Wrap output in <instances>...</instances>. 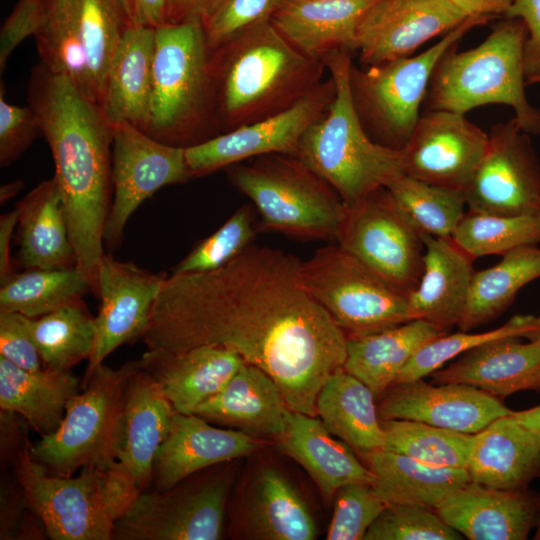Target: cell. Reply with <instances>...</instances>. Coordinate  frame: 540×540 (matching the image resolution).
<instances>
[{
	"instance_id": "1",
	"label": "cell",
	"mask_w": 540,
	"mask_h": 540,
	"mask_svg": "<svg viewBox=\"0 0 540 540\" xmlns=\"http://www.w3.org/2000/svg\"><path fill=\"white\" fill-rule=\"evenodd\" d=\"M301 260L249 245L207 272L164 281L143 336L147 349L228 348L267 373L290 410L317 416L328 377L346 359V333L301 283Z\"/></svg>"
},
{
	"instance_id": "2",
	"label": "cell",
	"mask_w": 540,
	"mask_h": 540,
	"mask_svg": "<svg viewBox=\"0 0 540 540\" xmlns=\"http://www.w3.org/2000/svg\"><path fill=\"white\" fill-rule=\"evenodd\" d=\"M27 100L52 153L76 267L96 294L112 203L113 125L68 78L40 63L31 71Z\"/></svg>"
},
{
	"instance_id": "3",
	"label": "cell",
	"mask_w": 540,
	"mask_h": 540,
	"mask_svg": "<svg viewBox=\"0 0 540 540\" xmlns=\"http://www.w3.org/2000/svg\"><path fill=\"white\" fill-rule=\"evenodd\" d=\"M210 67L220 134L290 108L324 80L326 70L271 22L210 50Z\"/></svg>"
},
{
	"instance_id": "4",
	"label": "cell",
	"mask_w": 540,
	"mask_h": 540,
	"mask_svg": "<svg viewBox=\"0 0 540 540\" xmlns=\"http://www.w3.org/2000/svg\"><path fill=\"white\" fill-rule=\"evenodd\" d=\"M353 53L338 50L323 63L336 87L326 112L303 134L296 154L350 206L404 174L402 151L373 141L353 105L349 68Z\"/></svg>"
},
{
	"instance_id": "5",
	"label": "cell",
	"mask_w": 540,
	"mask_h": 540,
	"mask_svg": "<svg viewBox=\"0 0 540 540\" xmlns=\"http://www.w3.org/2000/svg\"><path fill=\"white\" fill-rule=\"evenodd\" d=\"M26 436L12 461L13 474L53 540H111L114 526L141 491L119 461L87 466L73 477L47 472L33 459Z\"/></svg>"
},
{
	"instance_id": "6",
	"label": "cell",
	"mask_w": 540,
	"mask_h": 540,
	"mask_svg": "<svg viewBox=\"0 0 540 540\" xmlns=\"http://www.w3.org/2000/svg\"><path fill=\"white\" fill-rule=\"evenodd\" d=\"M144 132L182 148L220 134L210 48L200 18L165 23L155 30L150 113Z\"/></svg>"
},
{
	"instance_id": "7",
	"label": "cell",
	"mask_w": 540,
	"mask_h": 540,
	"mask_svg": "<svg viewBox=\"0 0 540 540\" xmlns=\"http://www.w3.org/2000/svg\"><path fill=\"white\" fill-rule=\"evenodd\" d=\"M527 29L518 18H504L478 46L457 51L452 46L432 73L426 110L465 114L487 104H504L528 134H540V109L525 94L524 46Z\"/></svg>"
},
{
	"instance_id": "8",
	"label": "cell",
	"mask_w": 540,
	"mask_h": 540,
	"mask_svg": "<svg viewBox=\"0 0 540 540\" xmlns=\"http://www.w3.org/2000/svg\"><path fill=\"white\" fill-rule=\"evenodd\" d=\"M255 205L258 231L307 240H336L346 213L338 193L296 156L266 154L226 168Z\"/></svg>"
},
{
	"instance_id": "9",
	"label": "cell",
	"mask_w": 540,
	"mask_h": 540,
	"mask_svg": "<svg viewBox=\"0 0 540 540\" xmlns=\"http://www.w3.org/2000/svg\"><path fill=\"white\" fill-rule=\"evenodd\" d=\"M139 361L117 369L103 363L84 375L83 391L69 399L58 429L30 445L34 460L48 473L70 477L87 466L107 467L117 461L125 391Z\"/></svg>"
},
{
	"instance_id": "10",
	"label": "cell",
	"mask_w": 540,
	"mask_h": 540,
	"mask_svg": "<svg viewBox=\"0 0 540 540\" xmlns=\"http://www.w3.org/2000/svg\"><path fill=\"white\" fill-rule=\"evenodd\" d=\"M494 19L470 16L422 53L378 65L349 68V87L358 118L369 137L391 149L407 144L420 117L440 58L474 27Z\"/></svg>"
},
{
	"instance_id": "11",
	"label": "cell",
	"mask_w": 540,
	"mask_h": 540,
	"mask_svg": "<svg viewBox=\"0 0 540 540\" xmlns=\"http://www.w3.org/2000/svg\"><path fill=\"white\" fill-rule=\"evenodd\" d=\"M301 283L346 335L381 332L411 321L408 297L340 245L301 261Z\"/></svg>"
},
{
	"instance_id": "12",
	"label": "cell",
	"mask_w": 540,
	"mask_h": 540,
	"mask_svg": "<svg viewBox=\"0 0 540 540\" xmlns=\"http://www.w3.org/2000/svg\"><path fill=\"white\" fill-rule=\"evenodd\" d=\"M336 241L407 297L418 286L424 243L386 187L346 206Z\"/></svg>"
},
{
	"instance_id": "13",
	"label": "cell",
	"mask_w": 540,
	"mask_h": 540,
	"mask_svg": "<svg viewBox=\"0 0 540 540\" xmlns=\"http://www.w3.org/2000/svg\"><path fill=\"white\" fill-rule=\"evenodd\" d=\"M231 487L229 473L188 478L170 489L141 492L117 520L114 540H217Z\"/></svg>"
},
{
	"instance_id": "14",
	"label": "cell",
	"mask_w": 540,
	"mask_h": 540,
	"mask_svg": "<svg viewBox=\"0 0 540 540\" xmlns=\"http://www.w3.org/2000/svg\"><path fill=\"white\" fill-rule=\"evenodd\" d=\"M486 151L462 191L468 210L497 215L540 213V163L515 118L492 125Z\"/></svg>"
},
{
	"instance_id": "15",
	"label": "cell",
	"mask_w": 540,
	"mask_h": 540,
	"mask_svg": "<svg viewBox=\"0 0 540 540\" xmlns=\"http://www.w3.org/2000/svg\"><path fill=\"white\" fill-rule=\"evenodd\" d=\"M185 149L158 141L129 123L113 125L114 197L104 228L105 245H120L129 218L160 188L192 178Z\"/></svg>"
},
{
	"instance_id": "16",
	"label": "cell",
	"mask_w": 540,
	"mask_h": 540,
	"mask_svg": "<svg viewBox=\"0 0 540 540\" xmlns=\"http://www.w3.org/2000/svg\"><path fill=\"white\" fill-rule=\"evenodd\" d=\"M335 94L330 76L290 108L186 148L192 177L266 154L294 156L303 134L326 112Z\"/></svg>"
},
{
	"instance_id": "17",
	"label": "cell",
	"mask_w": 540,
	"mask_h": 540,
	"mask_svg": "<svg viewBox=\"0 0 540 540\" xmlns=\"http://www.w3.org/2000/svg\"><path fill=\"white\" fill-rule=\"evenodd\" d=\"M489 135L465 114L426 110L402 151L404 174L463 191L481 161Z\"/></svg>"
},
{
	"instance_id": "18",
	"label": "cell",
	"mask_w": 540,
	"mask_h": 540,
	"mask_svg": "<svg viewBox=\"0 0 540 540\" xmlns=\"http://www.w3.org/2000/svg\"><path fill=\"white\" fill-rule=\"evenodd\" d=\"M467 18L449 0H375L359 22L354 53L366 67L406 58Z\"/></svg>"
},
{
	"instance_id": "19",
	"label": "cell",
	"mask_w": 540,
	"mask_h": 540,
	"mask_svg": "<svg viewBox=\"0 0 540 540\" xmlns=\"http://www.w3.org/2000/svg\"><path fill=\"white\" fill-rule=\"evenodd\" d=\"M166 278L163 273H152L133 262L103 256L98 270L96 340L84 375L119 346L143 338Z\"/></svg>"
},
{
	"instance_id": "20",
	"label": "cell",
	"mask_w": 540,
	"mask_h": 540,
	"mask_svg": "<svg viewBox=\"0 0 540 540\" xmlns=\"http://www.w3.org/2000/svg\"><path fill=\"white\" fill-rule=\"evenodd\" d=\"M423 378L393 384L377 406L380 419H405L475 434L512 412L491 394L464 383H436Z\"/></svg>"
},
{
	"instance_id": "21",
	"label": "cell",
	"mask_w": 540,
	"mask_h": 540,
	"mask_svg": "<svg viewBox=\"0 0 540 540\" xmlns=\"http://www.w3.org/2000/svg\"><path fill=\"white\" fill-rule=\"evenodd\" d=\"M259 447L243 431L216 428L196 414L175 412L170 433L154 459L150 488L170 489L195 473L249 455Z\"/></svg>"
},
{
	"instance_id": "22",
	"label": "cell",
	"mask_w": 540,
	"mask_h": 540,
	"mask_svg": "<svg viewBox=\"0 0 540 540\" xmlns=\"http://www.w3.org/2000/svg\"><path fill=\"white\" fill-rule=\"evenodd\" d=\"M140 368L161 387L176 412L194 414L219 393L245 363L234 351L202 345L183 351L147 349Z\"/></svg>"
},
{
	"instance_id": "23",
	"label": "cell",
	"mask_w": 540,
	"mask_h": 540,
	"mask_svg": "<svg viewBox=\"0 0 540 540\" xmlns=\"http://www.w3.org/2000/svg\"><path fill=\"white\" fill-rule=\"evenodd\" d=\"M435 511L470 540H524L536 525L538 496L528 489H498L471 481Z\"/></svg>"
},
{
	"instance_id": "24",
	"label": "cell",
	"mask_w": 540,
	"mask_h": 540,
	"mask_svg": "<svg viewBox=\"0 0 540 540\" xmlns=\"http://www.w3.org/2000/svg\"><path fill=\"white\" fill-rule=\"evenodd\" d=\"M424 266L418 286L408 295L412 320H424L443 333L457 325L473 275V261L451 237L421 234Z\"/></svg>"
},
{
	"instance_id": "25",
	"label": "cell",
	"mask_w": 540,
	"mask_h": 540,
	"mask_svg": "<svg viewBox=\"0 0 540 540\" xmlns=\"http://www.w3.org/2000/svg\"><path fill=\"white\" fill-rule=\"evenodd\" d=\"M431 376L434 383H464L499 399L520 391L540 392V337L482 344Z\"/></svg>"
},
{
	"instance_id": "26",
	"label": "cell",
	"mask_w": 540,
	"mask_h": 540,
	"mask_svg": "<svg viewBox=\"0 0 540 540\" xmlns=\"http://www.w3.org/2000/svg\"><path fill=\"white\" fill-rule=\"evenodd\" d=\"M175 412L159 384L139 367L125 391L117 461L141 492L150 489L154 459L170 433Z\"/></svg>"
},
{
	"instance_id": "27",
	"label": "cell",
	"mask_w": 540,
	"mask_h": 540,
	"mask_svg": "<svg viewBox=\"0 0 540 540\" xmlns=\"http://www.w3.org/2000/svg\"><path fill=\"white\" fill-rule=\"evenodd\" d=\"M467 471L473 482L519 490L540 476V438L512 414L474 434Z\"/></svg>"
},
{
	"instance_id": "28",
	"label": "cell",
	"mask_w": 540,
	"mask_h": 540,
	"mask_svg": "<svg viewBox=\"0 0 540 540\" xmlns=\"http://www.w3.org/2000/svg\"><path fill=\"white\" fill-rule=\"evenodd\" d=\"M155 28L130 26L108 66L100 108L112 124L129 123L145 131L150 113Z\"/></svg>"
},
{
	"instance_id": "29",
	"label": "cell",
	"mask_w": 540,
	"mask_h": 540,
	"mask_svg": "<svg viewBox=\"0 0 540 540\" xmlns=\"http://www.w3.org/2000/svg\"><path fill=\"white\" fill-rule=\"evenodd\" d=\"M375 0H285L273 26L301 52L321 62L331 53H354L357 28Z\"/></svg>"
},
{
	"instance_id": "30",
	"label": "cell",
	"mask_w": 540,
	"mask_h": 540,
	"mask_svg": "<svg viewBox=\"0 0 540 540\" xmlns=\"http://www.w3.org/2000/svg\"><path fill=\"white\" fill-rule=\"evenodd\" d=\"M289 410L275 381L260 368L244 363L229 383L194 414L249 435L278 440L285 431Z\"/></svg>"
},
{
	"instance_id": "31",
	"label": "cell",
	"mask_w": 540,
	"mask_h": 540,
	"mask_svg": "<svg viewBox=\"0 0 540 540\" xmlns=\"http://www.w3.org/2000/svg\"><path fill=\"white\" fill-rule=\"evenodd\" d=\"M280 448L311 476L323 496L331 498L350 483H371L372 473L350 446L336 440L317 416L289 410Z\"/></svg>"
},
{
	"instance_id": "32",
	"label": "cell",
	"mask_w": 540,
	"mask_h": 540,
	"mask_svg": "<svg viewBox=\"0 0 540 540\" xmlns=\"http://www.w3.org/2000/svg\"><path fill=\"white\" fill-rule=\"evenodd\" d=\"M359 455L372 473L371 485L386 505L436 510L454 491L472 481L465 468L436 466L384 448Z\"/></svg>"
},
{
	"instance_id": "33",
	"label": "cell",
	"mask_w": 540,
	"mask_h": 540,
	"mask_svg": "<svg viewBox=\"0 0 540 540\" xmlns=\"http://www.w3.org/2000/svg\"><path fill=\"white\" fill-rule=\"evenodd\" d=\"M18 260L26 269L76 266L62 195L55 177L40 182L15 207Z\"/></svg>"
},
{
	"instance_id": "34",
	"label": "cell",
	"mask_w": 540,
	"mask_h": 540,
	"mask_svg": "<svg viewBox=\"0 0 540 540\" xmlns=\"http://www.w3.org/2000/svg\"><path fill=\"white\" fill-rule=\"evenodd\" d=\"M443 334L432 324L415 319L373 334L347 335L343 368L380 399L414 354Z\"/></svg>"
},
{
	"instance_id": "35",
	"label": "cell",
	"mask_w": 540,
	"mask_h": 540,
	"mask_svg": "<svg viewBox=\"0 0 540 540\" xmlns=\"http://www.w3.org/2000/svg\"><path fill=\"white\" fill-rule=\"evenodd\" d=\"M79 384L71 371H27L0 356V408L20 415L40 436L58 429Z\"/></svg>"
},
{
	"instance_id": "36",
	"label": "cell",
	"mask_w": 540,
	"mask_h": 540,
	"mask_svg": "<svg viewBox=\"0 0 540 540\" xmlns=\"http://www.w3.org/2000/svg\"><path fill=\"white\" fill-rule=\"evenodd\" d=\"M372 391L343 367L331 374L316 401L326 429L359 454L382 448L384 434Z\"/></svg>"
},
{
	"instance_id": "37",
	"label": "cell",
	"mask_w": 540,
	"mask_h": 540,
	"mask_svg": "<svg viewBox=\"0 0 540 540\" xmlns=\"http://www.w3.org/2000/svg\"><path fill=\"white\" fill-rule=\"evenodd\" d=\"M540 278V249L529 245L514 249L496 265L475 271L468 299L457 324L468 331L501 315L518 291Z\"/></svg>"
},
{
	"instance_id": "38",
	"label": "cell",
	"mask_w": 540,
	"mask_h": 540,
	"mask_svg": "<svg viewBox=\"0 0 540 540\" xmlns=\"http://www.w3.org/2000/svg\"><path fill=\"white\" fill-rule=\"evenodd\" d=\"M252 533L267 540H312L317 529L298 491L274 468L258 475L248 510Z\"/></svg>"
},
{
	"instance_id": "39",
	"label": "cell",
	"mask_w": 540,
	"mask_h": 540,
	"mask_svg": "<svg viewBox=\"0 0 540 540\" xmlns=\"http://www.w3.org/2000/svg\"><path fill=\"white\" fill-rule=\"evenodd\" d=\"M34 39L40 64L68 78L98 105L81 43L79 0H45L44 17Z\"/></svg>"
},
{
	"instance_id": "40",
	"label": "cell",
	"mask_w": 540,
	"mask_h": 540,
	"mask_svg": "<svg viewBox=\"0 0 540 540\" xmlns=\"http://www.w3.org/2000/svg\"><path fill=\"white\" fill-rule=\"evenodd\" d=\"M91 284L76 267L27 269L0 287V312L38 318L83 300Z\"/></svg>"
},
{
	"instance_id": "41",
	"label": "cell",
	"mask_w": 540,
	"mask_h": 540,
	"mask_svg": "<svg viewBox=\"0 0 540 540\" xmlns=\"http://www.w3.org/2000/svg\"><path fill=\"white\" fill-rule=\"evenodd\" d=\"M29 327L45 368L71 371L92 355L96 320L83 300L41 317L29 318Z\"/></svg>"
},
{
	"instance_id": "42",
	"label": "cell",
	"mask_w": 540,
	"mask_h": 540,
	"mask_svg": "<svg viewBox=\"0 0 540 540\" xmlns=\"http://www.w3.org/2000/svg\"><path fill=\"white\" fill-rule=\"evenodd\" d=\"M384 449L444 467L465 468L474 434L405 419H380Z\"/></svg>"
},
{
	"instance_id": "43",
	"label": "cell",
	"mask_w": 540,
	"mask_h": 540,
	"mask_svg": "<svg viewBox=\"0 0 540 540\" xmlns=\"http://www.w3.org/2000/svg\"><path fill=\"white\" fill-rule=\"evenodd\" d=\"M386 188L420 234L451 237L465 215L462 191L433 185L406 174Z\"/></svg>"
},
{
	"instance_id": "44",
	"label": "cell",
	"mask_w": 540,
	"mask_h": 540,
	"mask_svg": "<svg viewBox=\"0 0 540 540\" xmlns=\"http://www.w3.org/2000/svg\"><path fill=\"white\" fill-rule=\"evenodd\" d=\"M451 238L474 260L540 243V213L497 215L467 211Z\"/></svg>"
},
{
	"instance_id": "45",
	"label": "cell",
	"mask_w": 540,
	"mask_h": 540,
	"mask_svg": "<svg viewBox=\"0 0 540 540\" xmlns=\"http://www.w3.org/2000/svg\"><path fill=\"white\" fill-rule=\"evenodd\" d=\"M540 337V315H514L502 326L481 332L443 334L424 344L402 369L394 384L431 375L449 360L482 344L504 338Z\"/></svg>"
},
{
	"instance_id": "46",
	"label": "cell",
	"mask_w": 540,
	"mask_h": 540,
	"mask_svg": "<svg viewBox=\"0 0 540 540\" xmlns=\"http://www.w3.org/2000/svg\"><path fill=\"white\" fill-rule=\"evenodd\" d=\"M79 25L86 66L99 105L113 54L125 31L133 25L122 0H79Z\"/></svg>"
},
{
	"instance_id": "47",
	"label": "cell",
	"mask_w": 540,
	"mask_h": 540,
	"mask_svg": "<svg viewBox=\"0 0 540 540\" xmlns=\"http://www.w3.org/2000/svg\"><path fill=\"white\" fill-rule=\"evenodd\" d=\"M257 231L251 207L243 205L199 242L174 267L172 274L207 272L225 265L252 244Z\"/></svg>"
},
{
	"instance_id": "48",
	"label": "cell",
	"mask_w": 540,
	"mask_h": 540,
	"mask_svg": "<svg viewBox=\"0 0 540 540\" xmlns=\"http://www.w3.org/2000/svg\"><path fill=\"white\" fill-rule=\"evenodd\" d=\"M463 536L431 508L387 505L367 530L365 540H460Z\"/></svg>"
},
{
	"instance_id": "49",
	"label": "cell",
	"mask_w": 540,
	"mask_h": 540,
	"mask_svg": "<svg viewBox=\"0 0 540 540\" xmlns=\"http://www.w3.org/2000/svg\"><path fill=\"white\" fill-rule=\"evenodd\" d=\"M285 0H212L200 17L210 50L258 25L271 22Z\"/></svg>"
},
{
	"instance_id": "50",
	"label": "cell",
	"mask_w": 540,
	"mask_h": 540,
	"mask_svg": "<svg viewBox=\"0 0 540 540\" xmlns=\"http://www.w3.org/2000/svg\"><path fill=\"white\" fill-rule=\"evenodd\" d=\"M334 512L328 540H362L371 524L387 506L371 483H350L334 494Z\"/></svg>"
},
{
	"instance_id": "51",
	"label": "cell",
	"mask_w": 540,
	"mask_h": 540,
	"mask_svg": "<svg viewBox=\"0 0 540 540\" xmlns=\"http://www.w3.org/2000/svg\"><path fill=\"white\" fill-rule=\"evenodd\" d=\"M42 134L39 119L30 105L20 107L5 98V86L0 85V165L7 167L17 160Z\"/></svg>"
},
{
	"instance_id": "52",
	"label": "cell",
	"mask_w": 540,
	"mask_h": 540,
	"mask_svg": "<svg viewBox=\"0 0 540 540\" xmlns=\"http://www.w3.org/2000/svg\"><path fill=\"white\" fill-rule=\"evenodd\" d=\"M0 356L27 371L43 368L28 317L17 312H0Z\"/></svg>"
},
{
	"instance_id": "53",
	"label": "cell",
	"mask_w": 540,
	"mask_h": 540,
	"mask_svg": "<svg viewBox=\"0 0 540 540\" xmlns=\"http://www.w3.org/2000/svg\"><path fill=\"white\" fill-rule=\"evenodd\" d=\"M45 12V0H18L0 30V69L16 47L39 29Z\"/></svg>"
},
{
	"instance_id": "54",
	"label": "cell",
	"mask_w": 540,
	"mask_h": 540,
	"mask_svg": "<svg viewBox=\"0 0 540 540\" xmlns=\"http://www.w3.org/2000/svg\"><path fill=\"white\" fill-rule=\"evenodd\" d=\"M504 18L521 19L527 29L524 46L526 84L540 83V0H514Z\"/></svg>"
},
{
	"instance_id": "55",
	"label": "cell",
	"mask_w": 540,
	"mask_h": 540,
	"mask_svg": "<svg viewBox=\"0 0 540 540\" xmlns=\"http://www.w3.org/2000/svg\"><path fill=\"white\" fill-rule=\"evenodd\" d=\"M133 26L158 28L166 23L168 0H122Z\"/></svg>"
},
{
	"instance_id": "56",
	"label": "cell",
	"mask_w": 540,
	"mask_h": 540,
	"mask_svg": "<svg viewBox=\"0 0 540 540\" xmlns=\"http://www.w3.org/2000/svg\"><path fill=\"white\" fill-rule=\"evenodd\" d=\"M18 224V210L2 214L0 217V285L9 281L14 271L10 256L13 231Z\"/></svg>"
},
{
	"instance_id": "57",
	"label": "cell",
	"mask_w": 540,
	"mask_h": 540,
	"mask_svg": "<svg viewBox=\"0 0 540 540\" xmlns=\"http://www.w3.org/2000/svg\"><path fill=\"white\" fill-rule=\"evenodd\" d=\"M466 16L495 17L507 12L514 0H449Z\"/></svg>"
},
{
	"instance_id": "58",
	"label": "cell",
	"mask_w": 540,
	"mask_h": 540,
	"mask_svg": "<svg viewBox=\"0 0 540 540\" xmlns=\"http://www.w3.org/2000/svg\"><path fill=\"white\" fill-rule=\"evenodd\" d=\"M212 0H168L166 23L200 18Z\"/></svg>"
},
{
	"instance_id": "59",
	"label": "cell",
	"mask_w": 540,
	"mask_h": 540,
	"mask_svg": "<svg viewBox=\"0 0 540 540\" xmlns=\"http://www.w3.org/2000/svg\"><path fill=\"white\" fill-rule=\"evenodd\" d=\"M512 414L540 438V405L526 410L512 411Z\"/></svg>"
},
{
	"instance_id": "60",
	"label": "cell",
	"mask_w": 540,
	"mask_h": 540,
	"mask_svg": "<svg viewBox=\"0 0 540 540\" xmlns=\"http://www.w3.org/2000/svg\"><path fill=\"white\" fill-rule=\"evenodd\" d=\"M24 187V182L22 180H13L0 187V202L1 204L6 203L11 198L16 196Z\"/></svg>"
},
{
	"instance_id": "61",
	"label": "cell",
	"mask_w": 540,
	"mask_h": 540,
	"mask_svg": "<svg viewBox=\"0 0 540 540\" xmlns=\"http://www.w3.org/2000/svg\"><path fill=\"white\" fill-rule=\"evenodd\" d=\"M536 533L534 536L535 540H540V494L538 495V515H537V521H536Z\"/></svg>"
}]
</instances>
